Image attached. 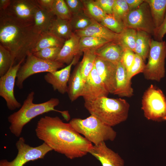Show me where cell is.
Segmentation results:
<instances>
[{
  "instance_id": "obj_1",
  "label": "cell",
  "mask_w": 166,
  "mask_h": 166,
  "mask_svg": "<svg viewBox=\"0 0 166 166\" xmlns=\"http://www.w3.org/2000/svg\"><path fill=\"white\" fill-rule=\"evenodd\" d=\"M35 131L39 140L53 150L70 159L86 155L93 146L69 123L63 122L57 116L41 117L37 122Z\"/></svg>"
},
{
  "instance_id": "obj_2",
  "label": "cell",
  "mask_w": 166,
  "mask_h": 166,
  "mask_svg": "<svg viewBox=\"0 0 166 166\" xmlns=\"http://www.w3.org/2000/svg\"><path fill=\"white\" fill-rule=\"evenodd\" d=\"M40 36L33 25H21L0 11V45L10 52L15 63L24 61L32 53Z\"/></svg>"
},
{
  "instance_id": "obj_3",
  "label": "cell",
  "mask_w": 166,
  "mask_h": 166,
  "mask_svg": "<svg viewBox=\"0 0 166 166\" xmlns=\"http://www.w3.org/2000/svg\"><path fill=\"white\" fill-rule=\"evenodd\" d=\"M34 94V91L30 93L19 109L8 117L10 124V132L17 137L20 136L25 125L34 118L43 113L55 111L61 113L65 119L70 117L68 111H60L54 109L59 103L58 99L52 98L45 102L35 104L33 102Z\"/></svg>"
},
{
  "instance_id": "obj_4",
  "label": "cell",
  "mask_w": 166,
  "mask_h": 166,
  "mask_svg": "<svg viewBox=\"0 0 166 166\" xmlns=\"http://www.w3.org/2000/svg\"><path fill=\"white\" fill-rule=\"evenodd\" d=\"M84 106L91 115L112 127L127 119L130 107L129 103L124 99L107 97L85 101Z\"/></svg>"
},
{
  "instance_id": "obj_5",
  "label": "cell",
  "mask_w": 166,
  "mask_h": 166,
  "mask_svg": "<svg viewBox=\"0 0 166 166\" xmlns=\"http://www.w3.org/2000/svg\"><path fill=\"white\" fill-rule=\"evenodd\" d=\"M69 123L76 131L94 145L113 141L116 137L117 132L112 127L92 115L85 119L73 118Z\"/></svg>"
},
{
  "instance_id": "obj_6",
  "label": "cell",
  "mask_w": 166,
  "mask_h": 166,
  "mask_svg": "<svg viewBox=\"0 0 166 166\" xmlns=\"http://www.w3.org/2000/svg\"><path fill=\"white\" fill-rule=\"evenodd\" d=\"M141 104L144 116L148 120L166 121V97L160 89L151 85L143 94Z\"/></svg>"
},
{
  "instance_id": "obj_7",
  "label": "cell",
  "mask_w": 166,
  "mask_h": 166,
  "mask_svg": "<svg viewBox=\"0 0 166 166\" xmlns=\"http://www.w3.org/2000/svg\"><path fill=\"white\" fill-rule=\"evenodd\" d=\"M166 41L152 39L148 61L143 72L145 78L160 81L165 75Z\"/></svg>"
},
{
  "instance_id": "obj_8",
  "label": "cell",
  "mask_w": 166,
  "mask_h": 166,
  "mask_svg": "<svg viewBox=\"0 0 166 166\" xmlns=\"http://www.w3.org/2000/svg\"><path fill=\"white\" fill-rule=\"evenodd\" d=\"M64 65L56 61L40 59L30 53L27 55L25 62L21 65L18 71L16 85L19 89H21L23 88L24 81L30 76L40 73L53 72Z\"/></svg>"
},
{
  "instance_id": "obj_9",
  "label": "cell",
  "mask_w": 166,
  "mask_h": 166,
  "mask_svg": "<svg viewBox=\"0 0 166 166\" xmlns=\"http://www.w3.org/2000/svg\"><path fill=\"white\" fill-rule=\"evenodd\" d=\"M16 146L18 151L16 157L12 161L3 159L0 161V166H23L30 161L43 159L52 149L44 143L35 147L25 143L23 137H20L16 142Z\"/></svg>"
},
{
  "instance_id": "obj_10",
  "label": "cell",
  "mask_w": 166,
  "mask_h": 166,
  "mask_svg": "<svg viewBox=\"0 0 166 166\" xmlns=\"http://www.w3.org/2000/svg\"><path fill=\"white\" fill-rule=\"evenodd\" d=\"M123 23L126 28L153 35L155 28L149 5L145 0L137 8L129 11Z\"/></svg>"
},
{
  "instance_id": "obj_11",
  "label": "cell",
  "mask_w": 166,
  "mask_h": 166,
  "mask_svg": "<svg viewBox=\"0 0 166 166\" xmlns=\"http://www.w3.org/2000/svg\"><path fill=\"white\" fill-rule=\"evenodd\" d=\"M39 6L37 0H11L9 6L3 11L16 22L28 26L33 25L34 13Z\"/></svg>"
},
{
  "instance_id": "obj_12",
  "label": "cell",
  "mask_w": 166,
  "mask_h": 166,
  "mask_svg": "<svg viewBox=\"0 0 166 166\" xmlns=\"http://www.w3.org/2000/svg\"><path fill=\"white\" fill-rule=\"evenodd\" d=\"M24 61H22L14 65L0 78V96L4 99L8 109L11 111L22 106L15 98L14 91L17 73Z\"/></svg>"
},
{
  "instance_id": "obj_13",
  "label": "cell",
  "mask_w": 166,
  "mask_h": 166,
  "mask_svg": "<svg viewBox=\"0 0 166 166\" xmlns=\"http://www.w3.org/2000/svg\"><path fill=\"white\" fill-rule=\"evenodd\" d=\"M109 93L94 66L85 81L81 94L85 101H91Z\"/></svg>"
},
{
  "instance_id": "obj_14",
  "label": "cell",
  "mask_w": 166,
  "mask_h": 166,
  "mask_svg": "<svg viewBox=\"0 0 166 166\" xmlns=\"http://www.w3.org/2000/svg\"><path fill=\"white\" fill-rule=\"evenodd\" d=\"M94 66L107 91L113 94L116 86L117 65L97 57Z\"/></svg>"
},
{
  "instance_id": "obj_15",
  "label": "cell",
  "mask_w": 166,
  "mask_h": 166,
  "mask_svg": "<svg viewBox=\"0 0 166 166\" xmlns=\"http://www.w3.org/2000/svg\"><path fill=\"white\" fill-rule=\"evenodd\" d=\"M76 61V57L65 68L53 72L48 73L45 75V80L52 85L54 90H57L62 94L67 93V83L70 77L71 67Z\"/></svg>"
},
{
  "instance_id": "obj_16",
  "label": "cell",
  "mask_w": 166,
  "mask_h": 166,
  "mask_svg": "<svg viewBox=\"0 0 166 166\" xmlns=\"http://www.w3.org/2000/svg\"><path fill=\"white\" fill-rule=\"evenodd\" d=\"M89 153L101 163L102 166H124V161L118 153L106 146L105 142L93 145Z\"/></svg>"
},
{
  "instance_id": "obj_17",
  "label": "cell",
  "mask_w": 166,
  "mask_h": 166,
  "mask_svg": "<svg viewBox=\"0 0 166 166\" xmlns=\"http://www.w3.org/2000/svg\"><path fill=\"white\" fill-rule=\"evenodd\" d=\"M80 38L74 33L70 38L65 41L55 61L64 64H69L81 52L79 48Z\"/></svg>"
},
{
  "instance_id": "obj_18",
  "label": "cell",
  "mask_w": 166,
  "mask_h": 166,
  "mask_svg": "<svg viewBox=\"0 0 166 166\" xmlns=\"http://www.w3.org/2000/svg\"><path fill=\"white\" fill-rule=\"evenodd\" d=\"M116 86L113 93L121 97H130L133 94L131 80L128 77L127 69L120 61L117 64Z\"/></svg>"
},
{
  "instance_id": "obj_19",
  "label": "cell",
  "mask_w": 166,
  "mask_h": 166,
  "mask_svg": "<svg viewBox=\"0 0 166 166\" xmlns=\"http://www.w3.org/2000/svg\"><path fill=\"white\" fill-rule=\"evenodd\" d=\"M80 37L93 36L105 39L109 42H117L119 34L115 33L101 25L95 20L86 29L74 32Z\"/></svg>"
},
{
  "instance_id": "obj_20",
  "label": "cell",
  "mask_w": 166,
  "mask_h": 166,
  "mask_svg": "<svg viewBox=\"0 0 166 166\" xmlns=\"http://www.w3.org/2000/svg\"><path fill=\"white\" fill-rule=\"evenodd\" d=\"M124 49L117 42H110L94 51L97 57L117 65L121 61Z\"/></svg>"
},
{
  "instance_id": "obj_21",
  "label": "cell",
  "mask_w": 166,
  "mask_h": 166,
  "mask_svg": "<svg viewBox=\"0 0 166 166\" xmlns=\"http://www.w3.org/2000/svg\"><path fill=\"white\" fill-rule=\"evenodd\" d=\"M55 17L51 11L43 9L39 6L34 13V30L40 34L49 31L52 22Z\"/></svg>"
},
{
  "instance_id": "obj_22",
  "label": "cell",
  "mask_w": 166,
  "mask_h": 166,
  "mask_svg": "<svg viewBox=\"0 0 166 166\" xmlns=\"http://www.w3.org/2000/svg\"><path fill=\"white\" fill-rule=\"evenodd\" d=\"M68 82L67 93L70 100L73 102L81 96L84 84L80 72L79 64L70 75Z\"/></svg>"
},
{
  "instance_id": "obj_23",
  "label": "cell",
  "mask_w": 166,
  "mask_h": 166,
  "mask_svg": "<svg viewBox=\"0 0 166 166\" xmlns=\"http://www.w3.org/2000/svg\"><path fill=\"white\" fill-rule=\"evenodd\" d=\"M49 31L65 41L70 38L74 34L69 21L56 17L53 20Z\"/></svg>"
},
{
  "instance_id": "obj_24",
  "label": "cell",
  "mask_w": 166,
  "mask_h": 166,
  "mask_svg": "<svg viewBox=\"0 0 166 166\" xmlns=\"http://www.w3.org/2000/svg\"><path fill=\"white\" fill-rule=\"evenodd\" d=\"M148 4L155 29L162 23L166 13V0H145Z\"/></svg>"
},
{
  "instance_id": "obj_25",
  "label": "cell",
  "mask_w": 166,
  "mask_h": 166,
  "mask_svg": "<svg viewBox=\"0 0 166 166\" xmlns=\"http://www.w3.org/2000/svg\"><path fill=\"white\" fill-rule=\"evenodd\" d=\"M65 41L61 39L49 31L40 34V37L32 51V53L51 47L61 48Z\"/></svg>"
},
{
  "instance_id": "obj_26",
  "label": "cell",
  "mask_w": 166,
  "mask_h": 166,
  "mask_svg": "<svg viewBox=\"0 0 166 166\" xmlns=\"http://www.w3.org/2000/svg\"><path fill=\"white\" fill-rule=\"evenodd\" d=\"M151 35L141 31H137V37L134 52L145 62L148 57L151 40Z\"/></svg>"
},
{
  "instance_id": "obj_27",
  "label": "cell",
  "mask_w": 166,
  "mask_h": 166,
  "mask_svg": "<svg viewBox=\"0 0 166 166\" xmlns=\"http://www.w3.org/2000/svg\"><path fill=\"white\" fill-rule=\"evenodd\" d=\"M83 52V58L79 64L80 73L84 83L93 69L97 57L93 50H86Z\"/></svg>"
},
{
  "instance_id": "obj_28",
  "label": "cell",
  "mask_w": 166,
  "mask_h": 166,
  "mask_svg": "<svg viewBox=\"0 0 166 166\" xmlns=\"http://www.w3.org/2000/svg\"><path fill=\"white\" fill-rule=\"evenodd\" d=\"M94 20L85 11L72 15L69 21L74 33L86 29L93 23Z\"/></svg>"
},
{
  "instance_id": "obj_29",
  "label": "cell",
  "mask_w": 166,
  "mask_h": 166,
  "mask_svg": "<svg viewBox=\"0 0 166 166\" xmlns=\"http://www.w3.org/2000/svg\"><path fill=\"white\" fill-rule=\"evenodd\" d=\"M137 37V31L125 28L120 34L117 43L124 49H128L134 52Z\"/></svg>"
},
{
  "instance_id": "obj_30",
  "label": "cell",
  "mask_w": 166,
  "mask_h": 166,
  "mask_svg": "<svg viewBox=\"0 0 166 166\" xmlns=\"http://www.w3.org/2000/svg\"><path fill=\"white\" fill-rule=\"evenodd\" d=\"M109 41L103 38L93 36L80 37L79 48L80 52L86 50H95Z\"/></svg>"
},
{
  "instance_id": "obj_31",
  "label": "cell",
  "mask_w": 166,
  "mask_h": 166,
  "mask_svg": "<svg viewBox=\"0 0 166 166\" xmlns=\"http://www.w3.org/2000/svg\"><path fill=\"white\" fill-rule=\"evenodd\" d=\"M99 23L110 30L117 34L121 33L126 28L123 22L113 14H107Z\"/></svg>"
},
{
  "instance_id": "obj_32",
  "label": "cell",
  "mask_w": 166,
  "mask_h": 166,
  "mask_svg": "<svg viewBox=\"0 0 166 166\" xmlns=\"http://www.w3.org/2000/svg\"><path fill=\"white\" fill-rule=\"evenodd\" d=\"M85 12L92 18L99 22L107 14L95 0H82Z\"/></svg>"
},
{
  "instance_id": "obj_33",
  "label": "cell",
  "mask_w": 166,
  "mask_h": 166,
  "mask_svg": "<svg viewBox=\"0 0 166 166\" xmlns=\"http://www.w3.org/2000/svg\"><path fill=\"white\" fill-rule=\"evenodd\" d=\"M51 12L56 17L63 20L69 21L72 16L65 0H54Z\"/></svg>"
},
{
  "instance_id": "obj_34",
  "label": "cell",
  "mask_w": 166,
  "mask_h": 166,
  "mask_svg": "<svg viewBox=\"0 0 166 166\" xmlns=\"http://www.w3.org/2000/svg\"><path fill=\"white\" fill-rule=\"evenodd\" d=\"M14 63V61L10 52L0 45V77L5 75Z\"/></svg>"
},
{
  "instance_id": "obj_35",
  "label": "cell",
  "mask_w": 166,
  "mask_h": 166,
  "mask_svg": "<svg viewBox=\"0 0 166 166\" xmlns=\"http://www.w3.org/2000/svg\"><path fill=\"white\" fill-rule=\"evenodd\" d=\"M129 11L126 0H115L112 14L115 17L123 22Z\"/></svg>"
},
{
  "instance_id": "obj_36",
  "label": "cell",
  "mask_w": 166,
  "mask_h": 166,
  "mask_svg": "<svg viewBox=\"0 0 166 166\" xmlns=\"http://www.w3.org/2000/svg\"><path fill=\"white\" fill-rule=\"evenodd\" d=\"M61 48L51 47L45 48L33 53L35 56L40 59L49 61H55Z\"/></svg>"
},
{
  "instance_id": "obj_37",
  "label": "cell",
  "mask_w": 166,
  "mask_h": 166,
  "mask_svg": "<svg viewBox=\"0 0 166 166\" xmlns=\"http://www.w3.org/2000/svg\"><path fill=\"white\" fill-rule=\"evenodd\" d=\"M145 65L144 61L141 57L135 53L133 64L130 70L127 72L128 79L131 80L132 78L137 74L143 73Z\"/></svg>"
},
{
  "instance_id": "obj_38",
  "label": "cell",
  "mask_w": 166,
  "mask_h": 166,
  "mask_svg": "<svg viewBox=\"0 0 166 166\" xmlns=\"http://www.w3.org/2000/svg\"><path fill=\"white\" fill-rule=\"evenodd\" d=\"M135 53L132 50L124 49L121 62L128 71L134 62Z\"/></svg>"
},
{
  "instance_id": "obj_39",
  "label": "cell",
  "mask_w": 166,
  "mask_h": 166,
  "mask_svg": "<svg viewBox=\"0 0 166 166\" xmlns=\"http://www.w3.org/2000/svg\"><path fill=\"white\" fill-rule=\"evenodd\" d=\"M72 15L85 11V7L82 0H65Z\"/></svg>"
},
{
  "instance_id": "obj_40",
  "label": "cell",
  "mask_w": 166,
  "mask_h": 166,
  "mask_svg": "<svg viewBox=\"0 0 166 166\" xmlns=\"http://www.w3.org/2000/svg\"><path fill=\"white\" fill-rule=\"evenodd\" d=\"M95 1L106 14H113L115 0H96Z\"/></svg>"
},
{
  "instance_id": "obj_41",
  "label": "cell",
  "mask_w": 166,
  "mask_h": 166,
  "mask_svg": "<svg viewBox=\"0 0 166 166\" xmlns=\"http://www.w3.org/2000/svg\"><path fill=\"white\" fill-rule=\"evenodd\" d=\"M166 34V13L164 20L161 25L155 29L153 36L155 40L161 41Z\"/></svg>"
},
{
  "instance_id": "obj_42",
  "label": "cell",
  "mask_w": 166,
  "mask_h": 166,
  "mask_svg": "<svg viewBox=\"0 0 166 166\" xmlns=\"http://www.w3.org/2000/svg\"><path fill=\"white\" fill-rule=\"evenodd\" d=\"M37 1L41 8L51 11L54 0H37Z\"/></svg>"
},
{
  "instance_id": "obj_43",
  "label": "cell",
  "mask_w": 166,
  "mask_h": 166,
  "mask_svg": "<svg viewBox=\"0 0 166 166\" xmlns=\"http://www.w3.org/2000/svg\"><path fill=\"white\" fill-rule=\"evenodd\" d=\"M129 11L138 7L144 1V0H126Z\"/></svg>"
},
{
  "instance_id": "obj_44",
  "label": "cell",
  "mask_w": 166,
  "mask_h": 166,
  "mask_svg": "<svg viewBox=\"0 0 166 166\" xmlns=\"http://www.w3.org/2000/svg\"><path fill=\"white\" fill-rule=\"evenodd\" d=\"M11 0H0V11H5L10 4Z\"/></svg>"
}]
</instances>
